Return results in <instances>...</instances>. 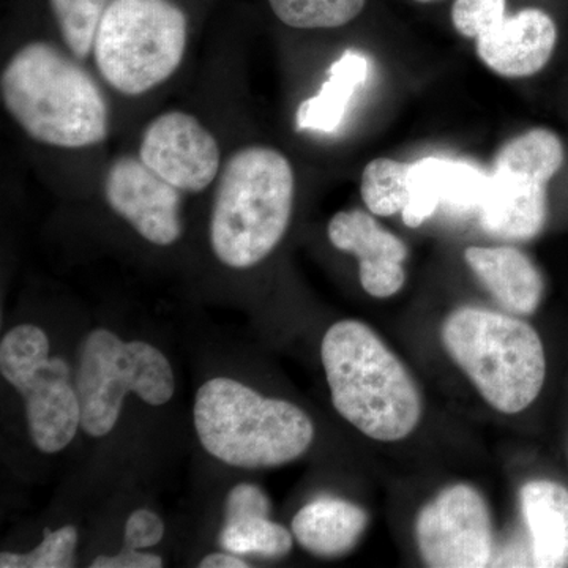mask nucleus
<instances>
[{
  "label": "nucleus",
  "instance_id": "obj_20",
  "mask_svg": "<svg viewBox=\"0 0 568 568\" xmlns=\"http://www.w3.org/2000/svg\"><path fill=\"white\" fill-rule=\"evenodd\" d=\"M410 164L376 159L366 164L361 192L366 207L379 216L405 211L409 201Z\"/></svg>",
  "mask_w": 568,
  "mask_h": 568
},
{
  "label": "nucleus",
  "instance_id": "obj_9",
  "mask_svg": "<svg viewBox=\"0 0 568 568\" xmlns=\"http://www.w3.org/2000/svg\"><path fill=\"white\" fill-rule=\"evenodd\" d=\"M562 164V141L549 130H530L504 145L478 209L481 227L508 241L536 237L547 222L548 183Z\"/></svg>",
  "mask_w": 568,
  "mask_h": 568
},
{
  "label": "nucleus",
  "instance_id": "obj_10",
  "mask_svg": "<svg viewBox=\"0 0 568 568\" xmlns=\"http://www.w3.org/2000/svg\"><path fill=\"white\" fill-rule=\"evenodd\" d=\"M417 544L426 566L480 568L493 558L491 519L476 488L454 485L443 489L418 514Z\"/></svg>",
  "mask_w": 568,
  "mask_h": 568
},
{
  "label": "nucleus",
  "instance_id": "obj_8",
  "mask_svg": "<svg viewBox=\"0 0 568 568\" xmlns=\"http://www.w3.org/2000/svg\"><path fill=\"white\" fill-rule=\"evenodd\" d=\"M0 373L26 402L29 435L43 454H58L77 436L81 406L70 366L51 357L50 339L40 327L21 324L3 335Z\"/></svg>",
  "mask_w": 568,
  "mask_h": 568
},
{
  "label": "nucleus",
  "instance_id": "obj_6",
  "mask_svg": "<svg viewBox=\"0 0 568 568\" xmlns=\"http://www.w3.org/2000/svg\"><path fill=\"white\" fill-rule=\"evenodd\" d=\"M185 47V14L170 0H112L93 51L111 88L141 95L173 77Z\"/></svg>",
  "mask_w": 568,
  "mask_h": 568
},
{
  "label": "nucleus",
  "instance_id": "obj_15",
  "mask_svg": "<svg viewBox=\"0 0 568 568\" xmlns=\"http://www.w3.org/2000/svg\"><path fill=\"white\" fill-rule=\"evenodd\" d=\"M465 260L508 312H536L544 294V280L525 253L511 246H470Z\"/></svg>",
  "mask_w": 568,
  "mask_h": 568
},
{
  "label": "nucleus",
  "instance_id": "obj_7",
  "mask_svg": "<svg viewBox=\"0 0 568 568\" xmlns=\"http://www.w3.org/2000/svg\"><path fill=\"white\" fill-rule=\"evenodd\" d=\"M74 386L82 429L103 437L118 424L126 394L163 406L174 396L175 379L173 366L155 346L123 342L106 328H97L82 343Z\"/></svg>",
  "mask_w": 568,
  "mask_h": 568
},
{
  "label": "nucleus",
  "instance_id": "obj_4",
  "mask_svg": "<svg viewBox=\"0 0 568 568\" xmlns=\"http://www.w3.org/2000/svg\"><path fill=\"white\" fill-rule=\"evenodd\" d=\"M294 203V173L275 149L252 145L224 164L211 220L213 252L233 268L253 267L282 241Z\"/></svg>",
  "mask_w": 568,
  "mask_h": 568
},
{
  "label": "nucleus",
  "instance_id": "obj_11",
  "mask_svg": "<svg viewBox=\"0 0 568 568\" xmlns=\"http://www.w3.org/2000/svg\"><path fill=\"white\" fill-rule=\"evenodd\" d=\"M140 159L181 192H203L220 171L213 134L185 112H166L142 134Z\"/></svg>",
  "mask_w": 568,
  "mask_h": 568
},
{
  "label": "nucleus",
  "instance_id": "obj_13",
  "mask_svg": "<svg viewBox=\"0 0 568 568\" xmlns=\"http://www.w3.org/2000/svg\"><path fill=\"white\" fill-rule=\"evenodd\" d=\"M335 248L353 253L361 265L362 287L377 298L392 297L406 282V245L362 211L338 212L328 223Z\"/></svg>",
  "mask_w": 568,
  "mask_h": 568
},
{
  "label": "nucleus",
  "instance_id": "obj_12",
  "mask_svg": "<svg viewBox=\"0 0 568 568\" xmlns=\"http://www.w3.org/2000/svg\"><path fill=\"white\" fill-rule=\"evenodd\" d=\"M104 196L112 211L155 245L182 235L181 190L160 178L142 160L122 156L108 171Z\"/></svg>",
  "mask_w": 568,
  "mask_h": 568
},
{
  "label": "nucleus",
  "instance_id": "obj_16",
  "mask_svg": "<svg viewBox=\"0 0 568 568\" xmlns=\"http://www.w3.org/2000/svg\"><path fill=\"white\" fill-rule=\"evenodd\" d=\"M536 567H568V489L556 481L534 480L519 493Z\"/></svg>",
  "mask_w": 568,
  "mask_h": 568
},
{
  "label": "nucleus",
  "instance_id": "obj_18",
  "mask_svg": "<svg viewBox=\"0 0 568 568\" xmlns=\"http://www.w3.org/2000/svg\"><path fill=\"white\" fill-rule=\"evenodd\" d=\"M368 59L361 52L346 51L331 67L328 80L320 93L298 106L297 129L332 133L342 125L354 93L368 78Z\"/></svg>",
  "mask_w": 568,
  "mask_h": 568
},
{
  "label": "nucleus",
  "instance_id": "obj_14",
  "mask_svg": "<svg viewBox=\"0 0 568 568\" xmlns=\"http://www.w3.org/2000/svg\"><path fill=\"white\" fill-rule=\"evenodd\" d=\"M558 43L556 22L544 10L526 9L507 18L477 40L485 65L500 77L526 78L538 73Z\"/></svg>",
  "mask_w": 568,
  "mask_h": 568
},
{
  "label": "nucleus",
  "instance_id": "obj_26",
  "mask_svg": "<svg viewBox=\"0 0 568 568\" xmlns=\"http://www.w3.org/2000/svg\"><path fill=\"white\" fill-rule=\"evenodd\" d=\"M452 20L462 36L478 40L506 20V0H457Z\"/></svg>",
  "mask_w": 568,
  "mask_h": 568
},
{
  "label": "nucleus",
  "instance_id": "obj_27",
  "mask_svg": "<svg viewBox=\"0 0 568 568\" xmlns=\"http://www.w3.org/2000/svg\"><path fill=\"white\" fill-rule=\"evenodd\" d=\"M164 536V525L159 515L148 508L133 511L125 523L122 549H142L159 545Z\"/></svg>",
  "mask_w": 568,
  "mask_h": 568
},
{
  "label": "nucleus",
  "instance_id": "obj_30",
  "mask_svg": "<svg viewBox=\"0 0 568 568\" xmlns=\"http://www.w3.org/2000/svg\"><path fill=\"white\" fill-rule=\"evenodd\" d=\"M201 568H248L250 564L242 559V556L233 552H212L205 556L200 562Z\"/></svg>",
  "mask_w": 568,
  "mask_h": 568
},
{
  "label": "nucleus",
  "instance_id": "obj_23",
  "mask_svg": "<svg viewBox=\"0 0 568 568\" xmlns=\"http://www.w3.org/2000/svg\"><path fill=\"white\" fill-rule=\"evenodd\" d=\"M440 205L450 212L478 211L487 192L488 178L484 171L458 160H437Z\"/></svg>",
  "mask_w": 568,
  "mask_h": 568
},
{
  "label": "nucleus",
  "instance_id": "obj_28",
  "mask_svg": "<svg viewBox=\"0 0 568 568\" xmlns=\"http://www.w3.org/2000/svg\"><path fill=\"white\" fill-rule=\"evenodd\" d=\"M271 500L256 485L241 484L226 497L224 523L248 517H271Z\"/></svg>",
  "mask_w": 568,
  "mask_h": 568
},
{
  "label": "nucleus",
  "instance_id": "obj_24",
  "mask_svg": "<svg viewBox=\"0 0 568 568\" xmlns=\"http://www.w3.org/2000/svg\"><path fill=\"white\" fill-rule=\"evenodd\" d=\"M78 530L63 526L58 530H44L43 540L29 552L3 551L0 555L2 568H70L74 567Z\"/></svg>",
  "mask_w": 568,
  "mask_h": 568
},
{
  "label": "nucleus",
  "instance_id": "obj_25",
  "mask_svg": "<svg viewBox=\"0 0 568 568\" xmlns=\"http://www.w3.org/2000/svg\"><path fill=\"white\" fill-rule=\"evenodd\" d=\"M440 205L439 182H437V156L418 160L410 164L409 201L403 211L406 226L418 227Z\"/></svg>",
  "mask_w": 568,
  "mask_h": 568
},
{
  "label": "nucleus",
  "instance_id": "obj_2",
  "mask_svg": "<svg viewBox=\"0 0 568 568\" xmlns=\"http://www.w3.org/2000/svg\"><path fill=\"white\" fill-rule=\"evenodd\" d=\"M321 357L339 416L376 440L405 439L422 416L413 377L379 336L361 321L325 332Z\"/></svg>",
  "mask_w": 568,
  "mask_h": 568
},
{
  "label": "nucleus",
  "instance_id": "obj_17",
  "mask_svg": "<svg viewBox=\"0 0 568 568\" xmlns=\"http://www.w3.org/2000/svg\"><path fill=\"white\" fill-rule=\"evenodd\" d=\"M366 526L364 508L336 497H320L295 514L293 536L312 555L336 558L358 544Z\"/></svg>",
  "mask_w": 568,
  "mask_h": 568
},
{
  "label": "nucleus",
  "instance_id": "obj_21",
  "mask_svg": "<svg viewBox=\"0 0 568 568\" xmlns=\"http://www.w3.org/2000/svg\"><path fill=\"white\" fill-rule=\"evenodd\" d=\"M276 17L297 29H332L358 17L365 0H268Z\"/></svg>",
  "mask_w": 568,
  "mask_h": 568
},
{
  "label": "nucleus",
  "instance_id": "obj_19",
  "mask_svg": "<svg viewBox=\"0 0 568 568\" xmlns=\"http://www.w3.org/2000/svg\"><path fill=\"white\" fill-rule=\"evenodd\" d=\"M220 547L237 556L282 559L293 549V536L271 517H248L224 523Z\"/></svg>",
  "mask_w": 568,
  "mask_h": 568
},
{
  "label": "nucleus",
  "instance_id": "obj_3",
  "mask_svg": "<svg viewBox=\"0 0 568 568\" xmlns=\"http://www.w3.org/2000/svg\"><path fill=\"white\" fill-rule=\"evenodd\" d=\"M193 416L205 450L244 469L286 465L315 439V425L301 407L265 398L230 377H215L197 390Z\"/></svg>",
  "mask_w": 568,
  "mask_h": 568
},
{
  "label": "nucleus",
  "instance_id": "obj_29",
  "mask_svg": "<svg viewBox=\"0 0 568 568\" xmlns=\"http://www.w3.org/2000/svg\"><path fill=\"white\" fill-rule=\"evenodd\" d=\"M163 559L140 549H122L115 556H99L93 559L92 568H160Z\"/></svg>",
  "mask_w": 568,
  "mask_h": 568
},
{
  "label": "nucleus",
  "instance_id": "obj_31",
  "mask_svg": "<svg viewBox=\"0 0 568 568\" xmlns=\"http://www.w3.org/2000/svg\"><path fill=\"white\" fill-rule=\"evenodd\" d=\"M417 2H432V0H417Z\"/></svg>",
  "mask_w": 568,
  "mask_h": 568
},
{
  "label": "nucleus",
  "instance_id": "obj_1",
  "mask_svg": "<svg viewBox=\"0 0 568 568\" xmlns=\"http://www.w3.org/2000/svg\"><path fill=\"white\" fill-rule=\"evenodd\" d=\"M0 89L7 111L41 144L81 149L106 140L110 111L99 84L51 44L21 48L3 69Z\"/></svg>",
  "mask_w": 568,
  "mask_h": 568
},
{
  "label": "nucleus",
  "instance_id": "obj_22",
  "mask_svg": "<svg viewBox=\"0 0 568 568\" xmlns=\"http://www.w3.org/2000/svg\"><path fill=\"white\" fill-rule=\"evenodd\" d=\"M111 2L112 0H51L63 40L78 59L91 54L100 22Z\"/></svg>",
  "mask_w": 568,
  "mask_h": 568
},
{
  "label": "nucleus",
  "instance_id": "obj_5",
  "mask_svg": "<svg viewBox=\"0 0 568 568\" xmlns=\"http://www.w3.org/2000/svg\"><path fill=\"white\" fill-rule=\"evenodd\" d=\"M443 342L496 410L518 414L536 402L547 358L540 336L525 321L463 306L444 323Z\"/></svg>",
  "mask_w": 568,
  "mask_h": 568
}]
</instances>
